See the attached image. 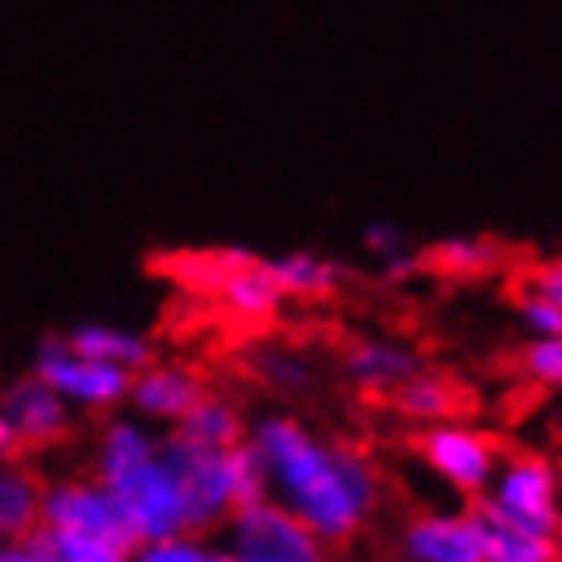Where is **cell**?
<instances>
[{"instance_id":"obj_1","label":"cell","mask_w":562,"mask_h":562,"mask_svg":"<svg viewBox=\"0 0 562 562\" xmlns=\"http://www.w3.org/2000/svg\"><path fill=\"white\" fill-rule=\"evenodd\" d=\"M247 443L263 464L267 497L333 550L353 547L386 501V472L361 443L321 436L288 411L255 415Z\"/></svg>"},{"instance_id":"obj_2","label":"cell","mask_w":562,"mask_h":562,"mask_svg":"<svg viewBox=\"0 0 562 562\" xmlns=\"http://www.w3.org/2000/svg\"><path fill=\"white\" fill-rule=\"evenodd\" d=\"M87 472L111 493L132 547L193 530L186 488L169 456V439L136 415H115L99 427Z\"/></svg>"},{"instance_id":"obj_3","label":"cell","mask_w":562,"mask_h":562,"mask_svg":"<svg viewBox=\"0 0 562 562\" xmlns=\"http://www.w3.org/2000/svg\"><path fill=\"white\" fill-rule=\"evenodd\" d=\"M481 505L514 526L562 538V460L505 448Z\"/></svg>"},{"instance_id":"obj_4","label":"cell","mask_w":562,"mask_h":562,"mask_svg":"<svg viewBox=\"0 0 562 562\" xmlns=\"http://www.w3.org/2000/svg\"><path fill=\"white\" fill-rule=\"evenodd\" d=\"M415 456L448 493L476 505L493 484L505 443L484 427H469V423L452 419L423 427L419 439H415Z\"/></svg>"},{"instance_id":"obj_5","label":"cell","mask_w":562,"mask_h":562,"mask_svg":"<svg viewBox=\"0 0 562 562\" xmlns=\"http://www.w3.org/2000/svg\"><path fill=\"white\" fill-rule=\"evenodd\" d=\"M218 538L231 562H337V550L271 497L243 505L218 530Z\"/></svg>"},{"instance_id":"obj_6","label":"cell","mask_w":562,"mask_h":562,"mask_svg":"<svg viewBox=\"0 0 562 562\" xmlns=\"http://www.w3.org/2000/svg\"><path fill=\"white\" fill-rule=\"evenodd\" d=\"M30 374H37L58 398H66V406H70L75 415H79V411L108 415V411L127 403V386H132V374H127V370L108 366V361H99V358H87V353H79L66 337H49V341L37 345Z\"/></svg>"},{"instance_id":"obj_7","label":"cell","mask_w":562,"mask_h":562,"mask_svg":"<svg viewBox=\"0 0 562 562\" xmlns=\"http://www.w3.org/2000/svg\"><path fill=\"white\" fill-rule=\"evenodd\" d=\"M37 530L49 533H82V538H108V542H124L127 526L115 501L103 484L94 481L91 472H63V476H49L42 488V526Z\"/></svg>"},{"instance_id":"obj_8","label":"cell","mask_w":562,"mask_h":562,"mask_svg":"<svg viewBox=\"0 0 562 562\" xmlns=\"http://www.w3.org/2000/svg\"><path fill=\"white\" fill-rule=\"evenodd\" d=\"M398 562H481V526L472 505L464 509H419L394 533Z\"/></svg>"},{"instance_id":"obj_9","label":"cell","mask_w":562,"mask_h":562,"mask_svg":"<svg viewBox=\"0 0 562 562\" xmlns=\"http://www.w3.org/2000/svg\"><path fill=\"white\" fill-rule=\"evenodd\" d=\"M205 398V382L198 370H189L181 361H148L144 370L132 374L127 386V406L132 415L157 431H172L186 419L193 406Z\"/></svg>"},{"instance_id":"obj_10","label":"cell","mask_w":562,"mask_h":562,"mask_svg":"<svg viewBox=\"0 0 562 562\" xmlns=\"http://www.w3.org/2000/svg\"><path fill=\"white\" fill-rule=\"evenodd\" d=\"M0 411L9 419V431L16 439V452H37V448H54L70 436L75 427V411L66 406V398L49 391L37 374L13 378L0 391Z\"/></svg>"},{"instance_id":"obj_11","label":"cell","mask_w":562,"mask_h":562,"mask_svg":"<svg viewBox=\"0 0 562 562\" xmlns=\"http://www.w3.org/2000/svg\"><path fill=\"white\" fill-rule=\"evenodd\" d=\"M341 370L370 394H394L423 370V353L398 337H353L341 353Z\"/></svg>"},{"instance_id":"obj_12","label":"cell","mask_w":562,"mask_h":562,"mask_svg":"<svg viewBox=\"0 0 562 562\" xmlns=\"http://www.w3.org/2000/svg\"><path fill=\"white\" fill-rule=\"evenodd\" d=\"M42 488L46 481L21 460H0V542L33 538L42 526Z\"/></svg>"},{"instance_id":"obj_13","label":"cell","mask_w":562,"mask_h":562,"mask_svg":"<svg viewBox=\"0 0 562 562\" xmlns=\"http://www.w3.org/2000/svg\"><path fill=\"white\" fill-rule=\"evenodd\" d=\"M247 431H250L247 411H243L231 394H214V391H205L202 403L172 427L177 439H186L193 448H214V452H226V448L247 443Z\"/></svg>"},{"instance_id":"obj_14","label":"cell","mask_w":562,"mask_h":562,"mask_svg":"<svg viewBox=\"0 0 562 562\" xmlns=\"http://www.w3.org/2000/svg\"><path fill=\"white\" fill-rule=\"evenodd\" d=\"M391 403L406 423H419V427L452 423V419H460V411H464V386H460L456 378L423 366L419 374L406 378L403 386L391 394Z\"/></svg>"},{"instance_id":"obj_15","label":"cell","mask_w":562,"mask_h":562,"mask_svg":"<svg viewBox=\"0 0 562 562\" xmlns=\"http://www.w3.org/2000/svg\"><path fill=\"white\" fill-rule=\"evenodd\" d=\"M476 526H481V562H559V542L550 533L526 530L484 509L481 501L472 505Z\"/></svg>"},{"instance_id":"obj_16","label":"cell","mask_w":562,"mask_h":562,"mask_svg":"<svg viewBox=\"0 0 562 562\" xmlns=\"http://www.w3.org/2000/svg\"><path fill=\"white\" fill-rule=\"evenodd\" d=\"M267 263H271L283 300H328L337 296L345 283V267L321 250H288Z\"/></svg>"},{"instance_id":"obj_17","label":"cell","mask_w":562,"mask_h":562,"mask_svg":"<svg viewBox=\"0 0 562 562\" xmlns=\"http://www.w3.org/2000/svg\"><path fill=\"white\" fill-rule=\"evenodd\" d=\"M66 341L75 345L79 353H87V358H99V361H108V366H120V370H127V374H136V370H144L148 361H157V349H153V341H148L144 333H136V328H124V325L87 321V325L70 328V333H66Z\"/></svg>"},{"instance_id":"obj_18","label":"cell","mask_w":562,"mask_h":562,"mask_svg":"<svg viewBox=\"0 0 562 562\" xmlns=\"http://www.w3.org/2000/svg\"><path fill=\"white\" fill-rule=\"evenodd\" d=\"M501 263V247L493 238H469V235H456L443 238L436 247L423 255V267H431L439 276L448 280H481L488 271H497Z\"/></svg>"},{"instance_id":"obj_19","label":"cell","mask_w":562,"mask_h":562,"mask_svg":"<svg viewBox=\"0 0 562 562\" xmlns=\"http://www.w3.org/2000/svg\"><path fill=\"white\" fill-rule=\"evenodd\" d=\"M132 562H231L218 533H172L132 547Z\"/></svg>"},{"instance_id":"obj_20","label":"cell","mask_w":562,"mask_h":562,"mask_svg":"<svg viewBox=\"0 0 562 562\" xmlns=\"http://www.w3.org/2000/svg\"><path fill=\"white\" fill-rule=\"evenodd\" d=\"M37 547L46 562H132V547L108 538H82V533H49L37 530Z\"/></svg>"},{"instance_id":"obj_21","label":"cell","mask_w":562,"mask_h":562,"mask_svg":"<svg viewBox=\"0 0 562 562\" xmlns=\"http://www.w3.org/2000/svg\"><path fill=\"white\" fill-rule=\"evenodd\" d=\"M255 370H259V378L271 391L280 394H304L313 386V366L296 349H259Z\"/></svg>"},{"instance_id":"obj_22","label":"cell","mask_w":562,"mask_h":562,"mask_svg":"<svg viewBox=\"0 0 562 562\" xmlns=\"http://www.w3.org/2000/svg\"><path fill=\"white\" fill-rule=\"evenodd\" d=\"M517 370L538 391H562V337H530L517 353Z\"/></svg>"},{"instance_id":"obj_23","label":"cell","mask_w":562,"mask_h":562,"mask_svg":"<svg viewBox=\"0 0 562 562\" xmlns=\"http://www.w3.org/2000/svg\"><path fill=\"white\" fill-rule=\"evenodd\" d=\"M517 321L530 337H562V308L530 288L517 296Z\"/></svg>"},{"instance_id":"obj_24","label":"cell","mask_w":562,"mask_h":562,"mask_svg":"<svg viewBox=\"0 0 562 562\" xmlns=\"http://www.w3.org/2000/svg\"><path fill=\"white\" fill-rule=\"evenodd\" d=\"M366 250L374 255L378 263H391V259H398V255H411V247H406V235L398 231V226H391V222H374V226H366Z\"/></svg>"},{"instance_id":"obj_25","label":"cell","mask_w":562,"mask_h":562,"mask_svg":"<svg viewBox=\"0 0 562 562\" xmlns=\"http://www.w3.org/2000/svg\"><path fill=\"white\" fill-rule=\"evenodd\" d=\"M526 288L538 292V296H547L550 304H559L562 308V259H542L538 267H530Z\"/></svg>"},{"instance_id":"obj_26","label":"cell","mask_w":562,"mask_h":562,"mask_svg":"<svg viewBox=\"0 0 562 562\" xmlns=\"http://www.w3.org/2000/svg\"><path fill=\"white\" fill-rule=\"evenodd\" d=\"M0 562H46L37 538H21V542H0Z\"/></svg>"},{"instance_id":"obj_27","label":"cell","mask_w":562,"mask_h":562,"mask_svg":"<svg viewBox=\"0 0 562 562\" xmlns=\"http://www.w3.org/2000/svg\"><path fill=\"white\" fill-rule=\"evenodd\" d=\"M9 456H21L16 452V439L9 431V419H4V411H0V460H9Z\"/></svg>"},{"instance_id":"obj_28","label":"cell","mask_w":562,"mask_h":562,"mask_svg":"<svg viewBox=\"0 0 562 562\" xmlns=\"http://www.w3.org/2000/svg\"><path fill=\"white\" fill-rule=\"evenodd\" d=\"M559 562H562V542H559Z\"/></svg>"}]
</instances>
